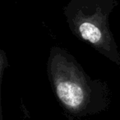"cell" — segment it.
<instances>
[{
    "label": "cell",
    "mask_w": 120,
    "mask_h": 120,
    "mask_svg": "<svg viewBox=\"0 0 120 120\" xmlns=\"http://www.w3.org/2000/svg\"><path fill=\"white\" fill-rule=\"evenodd\" d=\"M47 66L52 89L66 113L87 116L107 108L109 99L105 85L92 80L67 51L53 47Z\"/></svg>",
    "instance_id": "obj_1"
},
{
    "label": "cell",
    "mask_w": 120,
    "mask_h": 120,
    "mask_svg": "<svg viewBox=\"0 0 120 120\" xmlns=\"http://www.w3.org/2000/svg\"><path fill=\"white\" fill-rule=\"evenodd\" d=\"M115 6V0H72L65 8V17L74 35L120 66V53L109 25Z\"/></svg>",
    "instance_id": "obj_2"
}]
</instances>
